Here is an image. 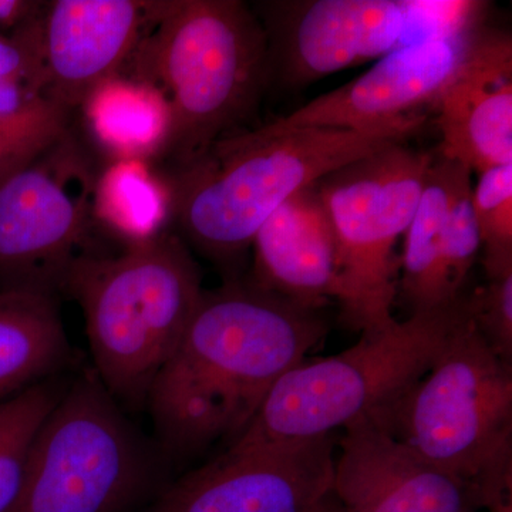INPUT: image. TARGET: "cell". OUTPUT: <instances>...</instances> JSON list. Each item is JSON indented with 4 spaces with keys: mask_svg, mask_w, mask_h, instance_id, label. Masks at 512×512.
Returning <instances> with one entry per match:
<instances>
[{
    "mask_svg": "<svg viewBox=\"0 0 512 512\" xmlns=\"http://www.w3.org/2000/svg\"><path fill=\"white\" fill-rule=\"evenodd\" d=\"M372 419L470 484L484 510L512 504V363L488 348L470 312L429 372Z\"/></svg>",
    "mask_w": 512,
    "mask_h": 512,
    "instance_id": "5",
    "label": "cell"
},
{
    "mask_svg": "<svg viewBox=\"0 0 512 512\" xmlns=\"http://www.w3.org/2000/svg\"><path fill=\"white\" fill-rule=\"evenodd\" d=\"M120 73L150 84L173 116L163 163H191L254 113L269 80L261 20L239 0H163Z\"/></svg>",
    "mask_w": 512,
    "mask_h": 512,
    "instance_id": "3",
    "label": "cell"
},
{
    "mask_svg": "<svg viewBox=\"0 0 512 512\" xmlns=\"http://www.w3.org/2000/svg\"><path fill=\"white\" fill-rule=\"evenodd\" d=\"M99 171L69 128L0 183V291L62 293L72 266L94 254Z\"/></svg>",
    "mask_w": 512,
    "mask_h": 512,
    "instance_id": "9",
    "label": "cell"
},
{
    "mask_svg": "<svg viewBox=\"0 0 512 512\" xmlns=\"http://www.w3.org/2000/svg\"><path fill=\"white\" fill-rule=\"evenodd\" d=\"M77 110L106 163H163L173 136V116L167 101L150 84L116 74L94 87Z\"/></svg>",
    "mask_w": 512,
    "mask_h": 512,
    "instance_id": "19",
    "label": "cell"
},
{
    "mask_svg": "<svg viewBox=\"0 0 512 512\" xmlns=\"http://www.w3.org/2000/svg\"><path fill=\"white\" fill-rule=\"evenodd\" d=\"M488 512H512V504L511 505H503V507L495 508V510H491Z\"/></svg>",
    "mask_w": 512,
    "mask_h": 512,
    "instance_id": "27",
    "label": "cell"
},
{
    "mask_svg": "<svg viewBox=\"0 0 512 512\" xmlns=\"http://www.w3.org/2000/svg\"><path fill=\"white\" fill-rule=\"evenodd\" d=\"M440 156L483 173L512 164V40L484 28L434 104Z\"/></svg>",
    "mask_w": 512,
    "mask_h": 512,
    "instance_id": "15",
    "label": "cell"
},
{
    "mask_svg": "<svg viewBox=\"0 0 512 512\" xmlns=\"http://www.w3.org/2000/svg\"><path fill=\"white\" fill-rule=\"evenodd\" d=\"M320 311L249 278L202 293L197 311L160 370L146 409L161 450L194 457L237 439L276 382L326 338Z\"/></svg>",
    "mask_w": 512,
    "mask_h": 512,
    "instance_id": "1",
    "label": "cell"
},
{
    "mask_svg": "<svg viewBox=\"0 0 512 512\" xmlns=\"http://www.w3.org/2000/svg\"><path fill=\"white\" fill-rule=\"evenodd\" d=\"M473 210L484 271L512 265V164L480 173L473 187Z\"/></svg>",
    "mask_w": 512,
    "mask_h": 512,
    "instance_id": "22",
    "label": "cell"
},
{
    "mask_svg": "<svg viewBox=\"0 0 512 512\" xmlns=\"http://www.w3.org/2000/svg\"><path fill=\"white\" fill-rule=\"evenodd\" d=\"M333 494L345 512H480L477 491L390 436L372 417L343 429Z\"/></svg>",
    "mask_w": 512,
    "mask_h": 512,
    "instance_id": "14",
    "label": "cell"
},
{
    "mask_svg": "<svg viewBox=\"0 0 512 512\" xmlns=\"http://www.w3.org/2000/svg\"><path fill=\"white\" fill-rule=\"evenodd\" d=\"M158 167L146 160H116L106 163L97 175L94 220L124 247L173 229V180Z\"/></svg>",
    "mask_w": 512,
    "mask_h": 512,
    "instance_id": "20",
    "label": "cell"
},
{
    "mask_svg": "<svg viewBox=\"0 0 512 512\" xmlns=\"http://www.w3.org/2000/svg\"><path fill=\"white\" fill-rule=\"evenodd\" d=\"M161 0H52L39 20L47 97L66 113L119 74L153 25Z\"/></svg>",
    "mask_w": 512,
    "mask_h": 512,
    "instance_id": "13",
    "label": "cell"
},
{
    "mask_svg": "<svg viewBox=\"0 0 512 512\" xmlns=\"http://www.w3.org/2000/svg\"><path fill=\"white\" fill-rule=\"evenodd\" d=\"M470 171L441 156L431 161L400 256L397 299L406 306L407 316L436 311L466 295L451 278L447 227L458 184Z\"/></svg>",
    "mask_w": 512,
    "mask_h": 512,
    "instance_id": "17",
    "label": "cell"
},
{
    "mask_svg": "<svg viewBox=\"0 0 512 512\" xmlns=\"http://www.w3.org/2000/svg\"><path fill=\"white\" fill-rule=\"evenodd\" d=\"M426 120L413 117L365 131H234L191 163L168 171L174 187L173 231L232 278V268L251 248L258 229L296 192L406 141Z\"/></svg>",
    "mask_w": 512,
    "mask_h": 512,
    "instance_id": "2",
    "label": "cell"
},
{
    "mask_svg": "<svg viewBox=\"0 0 512 512\" xmlns=\"http://www.w3.org/2000/svg\"><path fill=\"white\" fill-rule=\"evenodd\" d=\"M336 440L228 446L168 485L151 512H320L333 495Z\"/></svg>",
    "mask_w": 512,
    "mask_h": 512,
    "instance_id": "11",
    "label": "cell"
},
{
    "mask_svg": "<svg viewBox=\"0 0 512 512\" xmlns=\"http://www.w3.org/2000/svg\"><path fill=\"white\" fill-rule=\"evenodd\" d=\"M467 316L464 295L436 311L362 333L338 355L302 360L276 382L247 429L228 446L315 440L375 416L429 372Z\"/></svg>",
    "mask_w": 512,
    "mask_h": 512,
    "instance_id": "6",
    "label": "cell"
},
{
    "mask_svg": "<svg viewBox=\"0 0 512 512\" xmlns=\"http://www.w3.org/2000/svg\"><path fill=\"white\" fill-rule=\"evenodd\" d=\"M484 272L485 284L467 295L468 312L488 348L512 363V265Z\"/></svg>",
    "mask_w": 512,
    "mask_h": 512,
    "instance_id": "24",
    "label": "cell"
},
{
    "mask_svg": "<svg viewBox=\"0 0 512 512\" xmlns=\"http://www.w3.org/2000/svg\"><path fill=\"white\" fill-rule=\"evenodd\" d=\"M67 386L63 376L53 377L0 403V512L18 501L30 446Z\"/></svg>",
    "mask_w": 512,
    "mask_h": 512,
    "instance_id": "21",
    "label": "cell"
},
{
    "mask_svg": "<svg viewBox=\"0 0 512 512\" xmlns=\"http://www.w3.org/2000/svg\"><path fill=\"white\" fill-rule=\"evenodd\" d=\"M156 468L126 410L84 370L37 431L10 512H123L150 490Z\"/></svg>",
    "mask_w": 512,
    "mask_h": 512,
    "instance_id": "7",
    "label": "cell"
},
{
    "mask_svg": "<svg viewBox=\"0 0 512 512\" xmlns=\"http://www.w3.org/2000/svg\"><path fill=\"white\" fill-rule=\"evenodd\" d=\"M483 29L481 22L454 33L404 43L352 82L259 127L266 134L305 128L365 131L426 116Z\"/></svg>",
    "mask_w": 512,
    "mask_h": 512,
    "instance_id": "12",
    "label": "cell"
},
{
    "mask_svg": "<svg viewBox=\"0 0 512 512\" xmlns=\"http://www.w3.org/2000/svg\"><path fill=\"white\" fill-rule=\"evenodd\" d=\"M256 9L268 40L271 79L301 89L404 45L414 2L275 0Z\"/></svg>",
    "mask_w": 512,
    "mask_h": 512,
    "instance_id": "10",
    "label": "cell"
},
{
    "mask_svg": "<svg viewBox=\"0 0 512 512\" xmlns=\"http://www.w3.org/2000/svg\"><path fill=\"white\" fill-rule=\"evenodd\" d=\"M201 284L173 229L116 255L83 256L70 269L62 293L82 308L94 373L124 410L146 407L197 311Z\"/></svg>",
    "mask_w": 512,
    "mask_h": 512,
    "instance_id": "4",
    "label": "cell"
},
{
    "mask_svg": "<svg viewBox=\"0 0 512 512\" xmlns=\"http://www.w3.org/2000/svg\"><path fill=\"white\" fill-rule=\"evenodd\" d=\"M433 157L402 141L316 183L338 239L336 301L356 332H376L396 319V247L412 221Z\"/></svg>",
    "mask_w": 512,
    "mask_h": 512,
    "instance_id": "8",
    "label": "cell"
},
{
    "mask_svg": "<svg viewBox=\"0 0 512 512\" xmlns=\"http://www.w3.org/2000/svg\"><path fill=\"white\" fill-rule=\"evenodd\" d=\"M254 284L320 311L336 299L339 248L316 183L296 192L264 222L251 245Z\"/></svg>",
    "mask_w": 512,
    "mask_h": 512,
    "instance_id": "16",
    "label": "cell"
},
{
    "mask_svg": "<svg viewBox=\"0 0 512 512\" xmlns=\"http://www.w3.org/2000/svg\"><path fill=\"white\" fill-rule=\"evenodd\" d=\"M320 512H345L343 511V508L340 507L339 501L336 500L335 494L332 495V497L329 498L328 503H326L325 507H323V510Z\"/></svg>",
    "mask_w": 512,
    "mask_h": 512,
    "instance_id": "26",
    "label": "cell"
},
{
    "mask_svg": "<svg viewBox=\"0 0 512 512\" xmlns=\"http://www.w3.org/2000/svg\"><path fill=\"white\" fill-rule=\"evenodd\" d=\"M45 2L36 0H0V36L15 35L42 12Z\"/></svg>",
    "mask_w": 512,
    "mask_h": 512,
    "instance_id": "25",
    "label": "cell"
},
{
    "mask_svg": "<svg viewBox=\"0 0 512 512\" xmlns=\"http://www.w3.org/2000/svg\"><path fill=\"white\" fill-rule=\"evenodd\" d=\"M72 363L59 296L33 289L0 291V403L62 376Z\"/></svg>",
    "mask_w": 512,
    "mask_h": 512,
    "instance_id": "18",
    "label": "cell"
},
{
    "mask_svg": "<svg viewBox=\"0 0 512 512\" xmlns=\"http://www.w3.org/2000/svg\"><path fill=\"white\" fill-rule=\"evenodd\" d=\"M70 128V114L55 104L15 117H0V183Z\"/></svg>",
    "mask_w": 512,
    "mask_h": 512,
    "instance_id": "23",
    "label": "cell"
}]
</instances>
